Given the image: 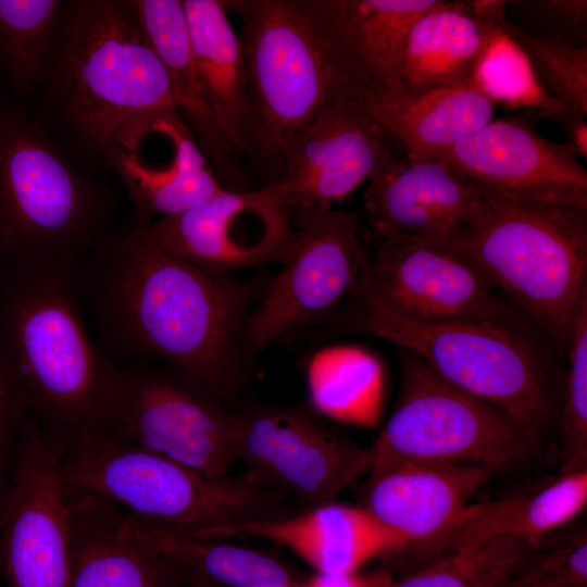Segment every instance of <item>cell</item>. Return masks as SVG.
Here are the masks:
<instances>
[{
	"label": "cell",
	"mask_w": 587,
	"mask_h": 587,
	"mask_svg": "<svg viewBox=\"0 0 587 587\" xmlns=\"http://www.w3.org/2000/svg\"><path fill=\"white\" fill-rule=\"evenodd\" d=\"M74 278L105 347L133 360L127 365L161 362L223 401L243 384L241 335L264 276L205 272L132 223L89 253Z\"/></svg>",
	"instance_id": "6da1fadb"
},
{
	"label": "cell",
	"mask_w": 587,
	"mask_h": 587,
	"mask_svg": "<svg viewBox=\"0 0 587 587\" xmlns=\"http://www.w3.org/2000/svg\"><path fill=\"white\" fill-rule=\"evenodd\" d=\"M29 113L75 162L98 171L127 120L174 107L168 74L133 0H62Z\"/></svg>",
	"instance_id": "7a4b0ae2"
},
{
	"label": "cell",
	"mask_w": 587,
	"mask_h": 587,
	"mask_svg": "<svg viewBox=\"0 0 587 587\" xmlns=\"http://www.w3.org/2000/svg\"><path fill=\"white\" fill-rule=\"evenodd\" d=\"M80 301L72 270L0 268V371L26 416L62 447L103 429L114 366Z\"/></svg>",
	"instance_id": "3957f363"
},
{
	"label": "cell",
	"mask_w": 587,
	"mask_h": 587,
	"mask_svg": "<svg viewBox=\"0 0 587 587\" xmlns=\"http://www.w3.org/2000/svg\"><path fill=\"white\" fill-rule=\"evenodd\" d=\"M241 18L248 91L246 155L271 180L285 145L321 110L366 86L342 51L317 0H230Z\"/></svg>",
	"instance_id": "277c9868"
},
{
	"label": "cell",
	"mask_w": 587,
	"mask_h": 587,
	"mask_svg": "<svg viewBox=\"0 0 587 587\" xmlns=\"http://www.w3.org/2000/svg\"><path fill=\"white\" fill-rule=\"evenodd\" d=\"M344 309L338 317L346 327L413 353L442 380L540 440L559 423L562 384L554 352L523 314L492 322L423 324L389 311L359 288Z\"/></svg>",
	"instance_id": "5b68a950"
},
{
	"label": "cell",
	"mask_w": 587,
	"mask_h": 587,
	"mask_svg": "<svg viewBox=\"0 0 587 587\" xmlns=\"http://www.w3.org/2000/svg\"><path fill=\"white\" fill-rule=\"evenodd\" d=\"M0 87V268L74 271L116 228L112 193Z\"/></svg>",
	"instance_id": "8992f818"
},
{
	"label": "cell",
	"mask_w": 587,
	"mask_h": 587,
	"mask_svg": "<svg viewBox=\"0 0 587 587\" xmlns=\"http://www.w3.org/2000/svg\"><path fill=\"white\" fill-rule=\"evenodd\" d=\"M485 192L484 218L441 243L472 261L565 353L587 308V210Z\"/></svg>",
	"instance_id": "52a82bcc"
},
{
	"label": "cell",
	"mask_w": 587,
	"mask_h": 587,
	"mask_svg": "<svg viewBox=\"0 0 587 587\" xmlns=\"http://www.w3.org/2000/svg\"><path fill=\"white\" fill-rule=\"evenodd\" d=\"M62 473L70 488L138 521L192 535L289 514L285 496L247 473L210 477L104 430L63 447Z\"/></svg>",
	"instance_id": "ba28073f"
},
{
	"label": "cell",
	"mask_w": 587,
	"mask_h": 587,
	"mask_svg": "<svg viewBox=\"0 0 587 587\" xmlns=\"http://www.w3.org/2000/svg\"><path fill=\"white\" fill-rule=\"evenodd\" d=\"M398 351L399 394L390 417L367 449L369 475L414 461L480 465L497 475L539 459V438L442 380L413 353Z\"/></svg>",
	"instance_id": "9c48e42d"
},
{
	"label": "cell",
	"mask_w": 587,
	"mask_h": 587,
	"mask_svg": "<svg viewBox=\"0 0 587 587\" xmlns=\"http://www.w3.org/2000/svg\"><path fill=\"white\" fill-rule=\"evenodd\" d=\"M292 247L250 311L241 335L249 366L270 345L337 319L371 254L360 239L359 211L291 209Z\"/></svg>",
	"instance_id": "30bf717a"
},
{
	"label": "cell",
	"mask_w": 587,
	"mask_h": 587,
	"mask_svg": "<svg viewBox=\"0 0 587 587\" xmlns=\"http://www.w3.org/2000/svg\"><path fill=\"white\" fill-rule=\"evenodd\" d=\"M189 377L152 364L113 366L102 430L207 476L238 460L239 415Z\"/></svg>",
	"instance_id": "8fae6325"
},
{
	"label": "cell",
	"mask_w": 587,
	"mask_h": 587,
	"mask_svg": "<svg viewBox=\"0 0 587 587\" xmlns=\"http://www.w3.org/2000/svg\"><path fill=\"white\" fill-rule=\"evenodd\" d=\"M63 447L26 416L0 497V574L9 587H67L73 553Z\"/></svg>",
	"instance_id": "7c38bea8"
},
{
	"label": "cell",
	"mask_w": 587,
	"mask_h": 587,
	"mask_svg": "<svg viewBox=\"0 0 587 587\" xmlns=\"http://www.w3.org/2000/svg\"><path fill=\"white\" fill-rule=\"evenodd\" d=\"M238 460L264 487L312 507L333 502L367 472L369 450L302 407L250 404L238 412Z\"/></svg>",
	"instance_id": "4fadbf2b"
},
{
	"label": "cell",
	"mask_w": 587,
	"mask_h": 587,
	"mask_svg": "<svg viewBox=\"0 0 587 587\" xmlns=\"http://www.w3.org/2000/svg\"><path fill=\"white\" fill-rule=\"evenodd\" d=\"M134 225L165 251L217 275L280 263L296 236L291 209L267 183L222 188L186 212Z\"/></svg>",
	"instance_id": "5bb4252c"
},
{
	"label": "cell",
	"mask_w": 587,
	"mask_h": 587,
	"mask_svg": "<svg viewBox=\"0 0 587 587\" xmlns=\"http://www.w3.org/2000/svg\"><path fill=\"white\" fill-rule=\"evenodd\" d=\"M358 288L423 324L492 322L521 313L472 261L441 242H379Z\"/></svg>",
	"instance_id": "9a60e30c"
},
{
	"label": "cell",
	"mask_w": 587,
	"mask_h": 587,
	"mask_svg": "<svg viewBox=\"0 0 587 587\" xmlns=\"http://www.w3.org/2000/svg\"><path fill=\"white\" fill-rule=\"evenodd\" d=\"M102 164L123 184L136 225L186 212L224 188L174 107L123 123L108 141Z\"/></svg>",
	"instance_id": "2e32d148"
},
{
	"label": "cell",
	"mask_w": 587,
	"mask_h": 587,
	"mask_svg": "<svg viewBox=\"0 0 587 587\" xmlns=\"http://www.w3.org/2000/svg\"><path fill=\"white\" fill-rule=\"evenodd\" d=\"M367 182L364 209L379 242H445L488 210L483 187L434 157L399 158L388 148Z\"/></svg>",
	"instance_id": "e0dca14e"
},
{
	"label": "cell",
	"mask_w": 587,
	"mask_h": 587,
	"mask_svg": "<svg viewBox=\"0 0 587 587\" xmlns=\"http://www.w3.org/2000/svg\"><path fill=\"white\" fill-rule=\"evenodd\" d=\"M434 158L491 192L587 210V171L574 150L539 135L522 114L492 118Z\"/></svg>",
	"instance_id": "ac0fdd59"
},
{
	"label": "cell",
	"mask_w": 587,
	"mask_h": 587,
	"mask_svg": "<svg viewBox=\"0 0 587 587\" xmlns=\"http://www.w3.org/2000/svg\"><path fill=\"white\" fill-rule=\"evenodd\" d=\"M360 97L321 110L284 147L277 177L266 182L290 209H326L367 180L389 148Z\"/></svg>",
	"instance_id": "d6986e66"
},
{
	"label": "cell",
	"mask_w": 587,
	"mask_h": 587,
	"mask_svg": "<svg viewBox=\"0 0 587 587\" xmlns=\"http://www.w3.org/2000/svg\"><path fill=\"white\" fill-rule=\"evenodd\" d=\"M495 475L474 464L402 462L370 475L364 508L401 537L407 550L422 552Z\"/></svg>",
	"instance_id": "ffe728a7"
},
{
	"label": "cell",
	"mask_w": 587,
	"mask_h": 587,
	"mask_svg": "<svg viewBox=\"0 0 587 587\" xmlns=\"http://www.w3.org/2000/svg\"><path fill=\"white\" fill-rule=\"evenodd\" d=\"M199 537H253L277 542L316 573L360 571L377 557L405 551L407 542L364 507L328 502L296 515L247 521L207 530Z\"/></svg>",
	"instance_id": "44dd1931"
},
{
	"label": "cell",
	"mask_w": 587,
	"mask_h": 587,
	"mask_svg": "<svg viewBox=\"0 0 587 587\" xmlns=\"http://www.w3.org/2000/svg\"><path fill=\"white\" fill-rule=\"evenodd\" d=\"M70 496L73 553L67 587H178L185 580L179 565L127 527L122 510L72 488Z\"/></svg>",
	"instance_id": "7402d4cb"
},
{
	"label": "cell",
	"mask_w": 587,
	"mask_h": 587,
	"mask_svg": "<svg viewBox=\"0 0 587 587\" xmlns=\"http://www.w3.org/2000/svg\"><path fill=\"white\" fill-rule=\"evenodd\" d=\"M360 100L372 121L401 141L407 157H435L488 124L495 104L471 85L396 82L364 89Z\"/></svg>",
	"instance_id": "603a6c76"
},
{
	"label": "cell",
	"mask_w": 587,
	"mask_h": 587,
	"mask_svg": "<svg viewBox=\"0 0 587 587\" xmlns=\"http://www.w3.org/2000/svg\"><path fill=\"white\" fill-rule=\"evenodd\" d=\"M133 2L142 30L168 74L175 109L216 179L226 189H250L241 158L222 132L199 80L183 0Z\"/></svg>",
	"instance_id": "cb8c5ba5"
},
{
	"label": "cell",
	"mask_w": 587,
	"mask_h": 587,
	"mask_svg": "<svg viewBox=\"0 0 587 587\" xmlns=\"http://www.w3.org/2000/svg\"><path fill=\"white\" fill-rule=\"evenodd\" d=\"M587 505V470L555 477L497 499L470 503L455 523L421 553L432 560L460 548L513 538L537 548Z\"/></svg>",
	"instance_id": "d4e9b609"
},
{
	"label": "cell",
	"mask_w": 587,
	"mask_h": 587,
	"mask_svg": "<svg viewBox=\"0 0 587 587\" xmlns=\"http://www.w3.org/2000/svg\"><path fill=\"white\" fill-rule=\"evenodd\" d=\"M441 0H317L342 51L366 89L398 80L407 36Z\"/></svg>",
	"instance_id": "484cf974"
},
{
	"label": "cell",
	"mask_w": 587,
	"mask_h": 587,
	"mask_svg": "<svg viewBox=\"0 0 587 587\" xmlns=\"http://www.w3.org/2000/svg\"><path fill=\"white\" fill-rule=\"evenodd\" d=\"M195 67L208 103L227 140L246 157L242 129L248 74L239 34L225 1L183 0Z\"/></svg>",
	"instance_id": "4316f807"
},
{
	"label": "cell",
	"mask_w": 587,
	"mask_h": 587,
	"mask_svg": "<svg viewBox=\"0 0 587 587\" xmlns=\"http://www.w3.org/2000/svg\"><path fill=\"white\" fill-rule=\"evenodd\" d=\"M496 25L495 21L473 17L464 1L441 0L411 27L403 47L398 80L470 85Z\"/></svg>",
	"instance_id": "83f0119b"
},
{
	"label": "cell",
	"mask_w": 587,
	"mask_h": 587,
	"mask_svg": "<svg viewBox=\"0 0 587 587\" xmlns=\"http://www.w3.org/2000/svg\"><path fill=\"white\" fill-rule=\"evenodd\" d=\"M127 527L159 552L220 587H296L287 567L275 558L223 539L151 525L126 514Z\"/></svg>",
	"instance_id": "f1b7e54d"
},
{
	"label": "cell",
	"mask_w": 587,
	"mask_h": 587,
	"mask_svg": "<svg viewBox=\"0 0 587 587\" xmlns=\"http://www.w3.org/2000/svg\"><path fill=\"white\" fill-rule=\"evenodd\" d=\"M307 378L319 414L364 426L376 422L383 380L371 355L349 348L327 349L310 361Z\"/></svg>",
	"instance_id": "f546056e"
},
{
	"label": "cell",
	"mask_w": 587,
	"mask_h": 587,
	"mask_svg": "<svg viewBox=\"0 0 587 587\" xmlns=\"http://www.w3.org/2000/svg\"><path fill=\"white\" fill-rule=\"evenodd\" d=\"M62 0H0V87L26 104L43 73Z\"/></svg>",
	"instance_id": "4dcf8cb0"
},
{
	"label": "cell",
	"mask_w": 587,
	"mask_h": 587,
	"mask_svg": "<svg viewBox=\"0 0 587 587\" xmlns=\"http://www.w3.org/2000/svg\"><path fill=\"white\" fill-rule=\"evenodd\" d=\"M535 547L494 539L438 555L389 587H504L525 567Z\"/></svg>",
	"instance_id": "1f68e13d"
},
{
	"label": "cell",
	"mask_w": 587,
	"mask_h": 587,
	"mask_svg": "<svg viewBox=\"0 0 587 587\" xmlns=\"http://www.w3.org/2000/svg\"><path fill=\"white\" fill-rule=\"evenodd\" d=\"M495 22L524 52L541 90L563 108L587 116V47L534 35L507 16Z\"/></svg>",
	"instance_id": "d6a6232c"
},
{
	"label": "cell",
	"mask_w": 587,
	"mask_h": 587,
	"mask_svg": "<svg viewBox=\"0 0 587 587\" xmlns=\"http://www.w3.org/2000/svg\"><path fill=\"white\" fill-rule=\"evenodd\" d=\"M470 85L494 104L537 112L549 97L538 86L524 52L497 24Z\"/></svg>",
	"instance_id": "836d02e7"
},
{
	"label": "cell",
	"mask_w": 587,
	"mask_h": 587,
	"mask_svg": "<svg viewBox=\"0 0 587 587\" xmlns=\"http://www.w3.org/2000/svg\"><path fill=\"white\" fill-rule=\"evenodd\" d=\"M565 353L567 367L558 423L561 429L559 473L587 470V308L578 315Z\"/></svg>",
	"instance_id": "e575fe53"
},
{
	"label": "cell",
	"mask_w": 587,
	"mask_h": 587,
	"mask_svg": "<svg viewBox=\"0 0 587 587\" xmlns=\"http://www.w3.org/2000/svg\"><path fill=\"white\" fill-rule=\"evenodd\" d=\"M519 580L551 587H587V530L575 528L534 549Z\"/></svg>",
	"instance_id": "d590c367"
},
{
	"label": "cell",
	"mask_w": 587,
	"mask_h": 587,
	"mask_svg": "<svg viewBox=\"0 0 587 587\" xmlns=\"http://www.w3.org/2000/svg\"><path fill=\"white\" fill-rule=\"evenodd\" d=\"M507 12L514 13L534 35L561 40L576 48L587 47L586 0H517L507 1Z\"/></svg>",
	"instance_id": "8d00e7d4"
},
{
	"label": "cell",
	"mask_w": 587,
	"mask_h": 587,
	"mask_svg": "<svg viewBox=\"0 0 587 587\" xmlns=\"http://www.w3.org/2000/svg\"><path fill=\"white\" fill-rule=\"evenodd\" d=\"M26 414L9 388L0 371V497L11 470Z\"/></svg>",
	"instance_id": "74e56055"
},
{
	"label": "cell",
	"mask_w": 587,
	"mask_h": 587,
	"mask_svg": "<svg viewBox=\"0 0 587 587\" xmlns=\"http://www.w3.org/2000/svg\"><path fill=\"white\" fill-rule=\"evenodd\" d=\"M395 582L385 569L369 572L316 573L298 587H389Z\"/></svg>",
	"instance_id": "f35d334b"
},
{
	"label": "cell",
	"mask_w": 587,
	"mask_h": 587,
	"mask_svg": "<svg viewBox=\"0 0 587 587\" xmlns=\"http://www.w3.org/2000/svg\"><path fill=\"white\" fill-rule=\"evenodd\" d=\"M550 118L561 124L575 154L587 160V116L561 108Z\"/></svg>",
	"instance_id": "ab89813d"
},
{
	"label": "cell",
	"mask_w": 587,
	"mask_h": 587,
	"mask_svg": "<svg viewBox=\"0 0 587 587\" xmlns=\"http://www.w3.org/2000/svg\"><path fill=\"white\" fill-rule=\"evenodd\" d=\"M467 12L479 21H497L507 16L503 0L464 1Z\"/></svg>",
	"instance_id": "60d3db41"
},
{
	"label": "cell",
	"mask_w": 587,
	"mask_h": 587,
	"mask_svg": "<svg viewBox=\"0 0 587 587\" xmlns=\"http://www.w3.org/2000/svg\"><path fill=\"white\" fill-rule=\"evenodd\" d=\"M184 578L189 587H220L208 579L187 571H184Z\"/></svg>",
	"instance_id": "b9f144b4"
},
{
	"label": "cell",
	"mask_w": 587,
	"mask_h": 587,
	"mask_svg": "<svg viewBox=\"0 0 587 587\" xmlns=\"http://www.w3.org/2000/svg\"><path fill=\"white\" fill-rule=\"evenodd\" d=\"M504 587H551V586L525 583V582H522V580H519V579L514 578L511 583H509Z\"/></svg>",
	"instance_id": "7bdbcfd3"
},
{
	"label": "cell",
	"mask_w": 587,
	"mask_h": 587,
	"mask_svg": "<svg viewBox=\"0 0 587 587\" xmlns=\"http://www.w3.org/2000/svg\"><path fill=\"white\" fill-rule=\"evenodd\" d=\"M299 585V584H298ZM298 585L296 587H298Z\"/></svg>",
	"instance_id": "ee69618b"
}]
</instances>
